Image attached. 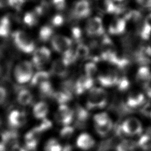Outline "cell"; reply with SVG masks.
<instances>
[{
  "mask_svg": "<svg viewBox=\"0 0 151 151\" xmlns=\"http://www.w3.org/2000/svg\"><path fill=\"white\" fill-rule=\"evenodd\" d=\"M107 102V94L100 87H92L88 93L87 99V109H101L106 106Z\"/></svg>",
  "mask_w": 151,
  "mask_h": 151,
  "instance_id": "obj_1",
  "label": "cell"
},
{
  "mask_svg": "<svg viewBox=\"0 0 151 151\" xmlns=\"http://www.w3.org/2000/svg\"><path fill=\"white\" fill-rule=\"evenodd\" d=\"M14 73L18 83L20 84L27 83L33 76L32 64L28 61H22L16 65Z\"/></svg>",
  "mask_w": 151,
  "mask_h": 151,
  "instance_id": "obj_2",
  "label": "cell"
},
{
  "mask_svg": "<svg viewBox=\"0 0 151 151\" xmlns=\"http://www.w3.org/2000/svg\"><path fill=\"white\" fill-rule=\"evenodd\" d=\"M13 38L16 47L22 52L31 53L34 51V42L26 32L17 31L14 34Z\"/></svg>",
  "mask_w": 151,
  "mask_h": 151,
  "instance_id": "obj_3",
  "label": "cell"
},
{
  "mask_svg": "<svg viewBox=\"0 0 151 151\" xmlns=\"http://www.w3.org/2000/svg\"><path fill=\"white\" fill-rule=\"evenodd\" d=\"M74 114V111L66 104H60L55 115L56 121L60 124L65 126H68L73 119Z\"/></svg>",
  "mask_w": 151,
  "mask_h": 151,
  "instance_id": "obj_4",
  "label": "cell"
},
{
  "mask_svg": "<svg viewBox=\"0 0 151 151\" xmlns=\"http://www.w3.org/2000/svg\"><path fill=\"white\" fill-rule=\"evenodd\" d=\"M122 132L129 135L140 134L142 132V125L140 122L135 117L126 119L121 125Z\"/></svg>",
  "mask_w": 151,
  "mask_h": 151,
  "instance_id": "obj_5",
  "label": "cell"
},
{
  "mask_svg": "<svg viewBox=\"0 0 151 151\" xmlns=\"http://www.w3.org/2000/svg\"><path fill=\"white\" fill-rule=\"evenodd\" d=\"M52 48L57 52L64 53L71 48L72 40L67 37L61 35L52 36L51 41Z\"/></svg>",
  "mask_w": 151,
  "mask_h": 151,
  "instance_id": "obj_6",
  "label": "cell"
},
{
  "mask_svg": "<svg viewBox=\"0 0 151 151\" xmlns=\"http://www.w3.org/2000/svg\"><path fill=\"white\" fill-rule=\"evenodd\" d=\"M51 51L46 47H41L34 52L32 57L33 65L40 69L50 59Z\"/></svg>",
  "mask_w": 151,
  "mask_h": 151,
  "instance_id": "obj_7",
  "label": "cell"
},
{
  "mask_svg": "<svg viewBox=\"0 0 151 151\" xmlns=\"http://www.w3.org/2000/svg\"><path fill=\"white\" fill-rule=\"evenodd\" d=\"M86 31L89 35H101L104 32L101 19L99 17L90 18L86 25Z\"/></svg>",
  "mask_w": 151,
  "mask_h": 151,
  "instance_id": "obj_8",
  "label": "cell"
},
{
  "mask_svg": "<svg viewBox=\"0 0 151 151\" xmlns=\"http://www.w3.org/2000/svg\"><path fill=\"white\" fill-rule=\"evenodd\" d=\"M91 12L90 5L87 0L77 1L73 8V15L76 18H83L88 17Z\"/></svg>",
  "mask_w": 151,
  "mask_h": 151,
  "instance_id": "obj_9",
  "label": "cell"
},
{
  "mask_svg": "<svg viewBox=\"0 0 151 151\" xmlns=\"http://www.w3.org/2000/svg\"><path fill=\"white\" fill-rule=\"evenodd\" d=\"M94 84L93 78L86 75L81 76L75 83L74 92L77 94H81L87 90H90Z\"/></svg>",
  "mask_w": 151,
  "mask_h": 151,
  "instance_id": "obj_10",
  "label": "cell"
},
{
  "mask_svg": "<svg viewBox=\"0 0 151 151\" xmlns=\"http://www.w3.org/2000/svg\"><path fill=\"white\" fill-rule=\"evenodd\" d=\"M120 75L114 70L102 74L99 76L98 81L100 84L104 87H111L116 86Z\"/></svg>",
  "mask_w": 151,
  "mask_h": 151,
  "instance_id": "obj_11",
  "label": "cell"
},
{
  "mask_svg": "<svg viewBox=\"0 0 151 151\" xmlns=\"http://www.w3.org/2000/svg\"><path fill=\"white\" fill-rule=\"evenodd\" d=\"M69 64L63 58L55 60L51 65V70L52 74L60 77H64L67 74Z\"/></svg>",
  "mask_w": 151,
  "mask_h": 151,
  "instance_id": "obj_12",
  "label": "cell"
},
{
  "mask_svg": "<svg viewBox=\"0 0 151 151\" xmlns=\"http://www.w3.org/2000/svg\"><path fill=\"white\" fill-rule=\"evenodd\" d=\"M26 116L24 113L18 110H12L8 116L9 124L14 127H19L23 126L26 122Z\"/></svg>",
  "mask_w": 151,
  "mask_h": 151,
  "instance_id": "obj_13",
  "label": "cell"
},
{
  "mask_svg": "<svg viewBox=\"0 0 151 151\" xmlns=\"http://www.w3.org/2000/svg\"><path fill=\"white\" fill-rule=\"evenodd\" d=\"M74 114V117H75L76 119L75 126L79 128L84 127L86 126V123L89 116V113L87 109H86L78 105L76 107Z\"/></svg>",
  "mask_w": 151,
  "mask_h": 151,
  "instance_id": "obj_14",
  "label": "cell"
},
{
  "mask_svg": "<svg viewBox=\"0 0 151 151\" xmlns=\"http://www.w3.org/2000/svg\"><path fill=\"white\" fill-rule=\"evenodd\" d=\"M126 21L124 18H115L110 23L109 27V31L111 34L119 35L125 31Z\"/></svg>",
  "mask_w": 151,
  "mask_h": 151,
  "instance_id": "obj_15",
  "label": "cell"
},
{
  "mask_svg": "<svg viewBox=\"0 0 151 151\" xmlns=\"http://www.w3.org/2000/svg\"><path fill=\"white\" fill-rule=\"evenodd\" d=\"M40 133L36 128H34L26 134L25 136V142L26 147L28 149L34 150L36 147Z\"/></svg>",
  "mask_w": 151,
  "mask_h": 151,
  "instance_id": "obj_16",
  "label": "cell"
},
{
  "mask_svg": "<svg viewBox=\"0 0 151 151\" xmlns=\"http://www.w3.org/2000/svg\"><path fill=\"white\" fill-rule=\"evenodd\" d=\"M77 146L83 150L91 149L95 144L93 138L87 133H82L77 138L76 141Z\"/></svg>",
  "mask_w": 151,
  "mask_h": 151,
  "instance_id": "obj_17",
  "label": "cell"
},
{
  "mask_svg": "<svg viewBox=\"0 0 151 151\" xmlns=\"http://www.w3.org/2000/svg\"><path fill=\"white\" fill-rule=\"evenodd\" d=\"M144 101L145 97L142 93L132 92L127 97L126 105L129 108H136L143 104Z\"/></svg>",
  "mask_w": 151,
  "mask_h": 151,
  "instance_id": "obj_18",
  "label": "cell"
},
{
  "mask_svg": "<svg viewBox=\"0 0 151 151\" xmlns=\"http://www.w3.org/2000/svg\"><path fill=\"white\" fill-rule=\"evenodd\" d=\"M48 111V106L44 101H40L36 103L33 108V114L38 119H44Z\"/></svg>",
  "mask_w": 151,
  "mask_h": 151,
  "instance_id": "obj_19",
  "label": "cell"
},
{
  "mask_svg": "<svg viewBox=\"0 0 151 151\" xmlns=\"http://www.w3.org/2000/svg\"><path fill=\"white\" fill-rule=\"evenodd\" d=\"M100 5L101 9L108 14H118L123 11V9L116 5L112 0H103Z\"/></svg>",
  "mask_w": 151,
  "mask_h": 151,
  "instance_id": "obj_20",
  "label": "cell"
},
{
  "mask_svg": "<svg viewBox=\"0 0 151 151\" xmlns=\"http://www.w3.org/2000/svg\"><path fill=\"white\" fill-rule=\"evenodd\" d=\"M136 80L143 84L151 80V71L150 68L146 65L141 66L136 73Z\"/></svg>",
  "mask_w": 151,
  "mask_h": 151,
  "instance_id": "obj_21",
  "label": "cell"
},
{
  "mask_svg": "<svg viewBox=\"0 0 151 151\" xmlns=\"http://www.w3.org/2000/svg\"><path fill=\"white\" fill-rule=\"evenodd\" d=\"M49 73L45 71H39L34 74L31 80V83L33 86H39L41 84L49 81Z\"/></svg>",
  "mask_w": 151,
  "mask_h": 151,
  "instance_id": "obj_22",
  "label": "cell"
},
{
  "mask_svg": "<svg viewBox=\"0 0 151 151\" xmlns=\"http://www.w3.org/2000/svg\"><path fill=\"white\" fill-rule=\"evenodd\" d=\"M17 100L22 106L28 105L32 100V95L27 89L21 90L18 94Z\"/></svg>",
  "mask_w": 151,
  "mask_h": 151,
  "instance_id": "obj_23",
  "label": "cell"
},
{
  "mask_svg": "<svg viewBox=\"0 0 151 151\" xmlns=\"http://www.w3.org/2000/svg\"><path fill=\"white\" fill-rule=\"evenodd\" d=\"M137 143L131 140L124 139L120 142L116 147V151H134Z\"/></svg>",
  "mask_w": 151,
  "mask_h": 151,
  "instance_id": "obj_24",
  "label": "cell"
},
{
  "mask_svg": "<svg viewBox=\"0 0 151 151\" xmlns=\"http://www.w3.org/2000/svg\"><path fill=\"white\" fill-rule=\"evenodd\" d=\"M113 127V123L111 119L102 124H96L95 129L97 133L101 136H105L110 132Z\"/></svg>",
  "mask_w": 151,
  "mask_h": 151,
  "instance_id": "obj_25",
  "label": "cell"
},
{
  "mask_svg": "<svg viewBox=\"0 0 151 151\" xmlns=\"http://www.w3.org/2000/svg\"><path fill=\"white\" fill-rule=\"evenodd\" d=\"M75 55L77 58H84L88 56L90 51L89 48L83 43H79L74 50Z\"/></svg>",
  "mask_w": 151,
  "mask_h": 151,
  "instance_id": "obj_26",
  "label": "cell"
},
{
  "mask_svg": "<svg viewBox=\"0 0 151 151\" xmlns=\"http://www.w3.org/2000/svg\"><path fill=\"white\" fill-rule=\"evenodd\" d=\"M53 34V29L48 25L42 27L39 31V38L42 41H47L52 38Z\"/></svg>",
  "mask_w": 151,
  "mask_h": 151,
  "instance_id": "obj_27",
  "label": "cell"
},
{
  "mask_svg": "<svg viewBox=\"0 0 151 151\" xmlns=\"http://www.w3.org/2000/svg\"><path fill=\"white\" fill-rule=\"evenodd\" d=\"M52 97L60 104H65V103L69 101L72 98L71 95L63 91V90L54 92Z\"/></svg>",
  "mask_w": 151,
  "mask_h": 151,
  "instance_id": "obj_28",
  "label": "cell"
},
{
  "mask_svg": "<svg viewBox=\"0 0 151 151\" xmlns=\"http://www.w3.org/2000/svg\"><path fill=\"white\" fill-rule=\"evenodd\" d=\"M137 146H139L143 150H147L151 149V136L147 134L142 136L137 143Z\"/></svg>",
  "mask_w": 151,
  "mask_h": 151,
  "instance_id": "obj_29",
  "label": "cell"
},
{
  "mask_svg": "<svg viewBox=\"0 0 151 151\" xmlns=\"http://www.w3.org/2000/svg\"><path fill=\"white\" fill-rule=\"evenodd\" d=\"M138 32L141 38L144 40H147L151 35V27L143 21L138 28Z\"/></svg>",
  "mask_w": 151,
  "mask_h": 151,
  "instance_id": "obj_30",
  "label": "cell"
},
{
  "mask_svg": "<svg viewBox=\"0 0 151 151\" xmlns=\"http://www.w3.org/2000/svg\"><path fill=\"white\" fill-rule=\"evenodd\" d=\"M40 91L41 93L44 96L46 97H49V96H52L54 94V91L52 90V85L50 81H45L40 85L38 86Z\"/></svg>",
  "mask_w": 151,
  "mask_h": 151,
  "instance_id": "obj_31",
  "label": "cell"
},
{
  "mask_svg": "<svg viewBox=\"0 0 151 151\" xmlns=\"http://www.w3.org/2000/svg\"><path fill=\"white\" fill-rule=\"evenodd\" d=\"M62 146L55 139L48 140L44 147L45 151H62Z\"/></svg>",
  "mask_w": 151,
  "mask_h": 151,
  "instance_id": "obj_32",
  "label": "cell"
},
{
  "mask_svg": "<svg viewBox=\"0 0 151 151\" xmlns=\"http://www.w3.org/2000/svg\"><path fill=\"white\" fill-rule=\"evenodd\" d=\"M38 16L34 12H28L24 15V23L29 27L35 25L38 22Z\"/></svg>",
  "mask_w": 151,
  "mask_h": 151,
  "instance_id": "obj_33",
  "label": "cell"
},
{
  "mask_svg": "<svg viewBox=\"0 0 151 151\" xmlns=\"http://www.w3.org/2000/svg\"><path fill=\"white\" fill-rule=\"evenodd\" d=\"M85 75L93 78L97 71V67L96 64L93 62H88L84 65Z\"/></svg>",
  "mask_w": 151,
  "mask_h": 151,
  "instance_id": "obj_34",
  "label": "cell"
},
{
  "mask_svg": "<svg viewBox=\"0 0 151 151\" xmlns=\"http://www.w3.org/2000/svg\"><path fill=\"white\" fill-rule=\"evenodd\" d=\"M116 86L120 91H126L130 86V82L126 77L120 76Z\"/></svg>",
  "mask_w": 151,
  "mask_h": 151,
  "instance_id": "obj_35",
  "label": "cell"
},
{
  "mask_svg": "<svg viewBox=\"0 0 151 151\" xmlns=\"http://www.w3.org/2000/svg\"><path fill=\"white\" fill-rule=\"evenodd\" d=\"M94 120L96 123V124H102L107 122H108L110 119L109 118L108 114L105 113H100L98 114H96L94 116Z\"/></svg>",
  "mask_w": 151,
  "mask_h": 151,
  "instance_id": "obj_36",
  "label": "cell"
},
{
  "mask_svg": "<svg viewBox=\"0 0 151 151\" xmlns=\"http://www.w3.org/2000/svg\"><path fill=\"white\" fill-rule=\"evenodd\" d=\"M74 128L70 126H65L60 132V134L63 139H69L74 133Z\"/></svg>",
  "mask_w": 151,
  "mask_h": 151,
  "instance_id": "obj_37",
  "label": "cell"
},
{
  "mask_svg": "<svg viewBox=\"0 0 151 151\" xmlns=\"http://www.w3.org/2000/svg\"><path fill=\"white\" fill-rule=\"evenodd\" d=\"M52 126V123L50 120H48L47 119H44L42 121V122L41 123V124L36 127V129L39 131L40 133L45 131L48 129H49Z\"/></svg>",
  "mask_w": 151,
  "mask_h": 151,
  "instance_id": "obj_38",
  "label": "cell"
},
{
  "mask_svg": "<svg viewBox=\"0 0 151 151\" xmlns=\"http://www.w3.org/2000/svg\"><path fill=\"white\" fill-rule=\"evenodd\" d=\"M71 35L74 40L79 42L81 40L82 31L80 27H74L71 28Z\"/></svg>",
  "mask_w": 151,
  "mask_h": 151,
  "instance_id": "obj_39",
  "label": "cell"
},
{
  "mask_svg": "<svg viewBox=\"0 0 151 151\" xmlns=\"http://www.w3.org/2000/svg\"><path fill=\"white\" fill-rule=\"evenodd\" d=\"M64 18L63 15L60 14L55 15L51 19V24L54 27H60L63 24Z\"/></svg>",
  "mask_w": 151,
  "mask_h": 151,
  "instance_id": "obj_40",
  "label": "cell"
},
{
  "mask_svg": "<svg viewBox=\"0 0 151 151\" xmlns=\"http://www.w3.org/2000/svg\"><path fill=\"white\" fill-rule=\"evenodd\" d=\"M52 2L57 10H63L65 7V0H52Z\"/></svg>",
  "mask_w": 151,
  "mask_h": 151,
  "instance_id": "obj_41",
  "label": "cell"
},
{
  "mask_svg": "<svg viewBox=\"0 0 151 151\" xmlns=\"http://www.w3.org/2000/svg\"><path fill=\"white\" fill-rule=\"evenodd\" d=\"M7 142V137L4 133L0 132V151H2L5 146Z\"/></svg>",
  "mask_w": 151,
  "mask_h": 151,
  "instance_id": "obj_42",
  "label": "cell"
},
{
  "mask_svg": "<svg viewBox=\"0 0 151 151\" xmlns=\"http://www.w3.org/2000/svg\"><path fill=\"white\" fill-rule=\"evenodd\" d=\"M6 95L7 93L6 89L3 87L0 86V106L3 104L6 100Z\"/></svg>",
  "mask_w": 151,
  "mask_h": 151,
  "instance_id": "obj_43",
  "label": "cell"
},
{
  "mask_svg": "<svg viewBox=\"0 0 151 151\" xmlns=\"http://www.w3.org/2000/svg\"><path fill=\"white\" fill-rule=\"evenodd\" d=\"M15 2H17V0H0V8L14 5Z\"/></svg>",
  "mask_w": 151,
  "mask_h": 151,
  "instance_id": "obj_44",
  "label": "cell"
},
{
  "mask_svg": "<svg viewBox=\"0 0 151 151\" xmlns=\"http://www.w3.org/2000/svg\"><path fill=\"white\" fill-rule=\"evenodd\" d=\"M136 1L143 8L151 9V0H136Z\"/></svg>",
  "mask_w": 151,
  "mask_h": 151,
  "instance_id": "obj_45",
  "label": "cell"
},
{
  "mask_svg": "<svg viewBox=\"0 0 151 151\" xmlns=\"http://www.w3.org/2000/svg\"><path fill=\"white\" fill-rule=\"evenodd\" d=\"M144 88L146 94L151 98V80L144 84Z\"/></svg>",
  "mask_w": 151,
  "mask_h": 151,
  "instance_id": "obj_46",
  "label": "cell"
},
{
  "mask_svg": "<svg viewBox=\"0 0 151 151\" xmlns=\"http://www.w3.org/2000/svg\"><path fill=\"white\" fill-rule=\"evenodd\" d=\"M144 22L151 27V13L149 14L145 19Z\"/></svg>",
  "mask_w": 151,
  "mask_h": 151,
  "instance_id": "obj_47",
  "label": "cell"
},
{
  "mask_svg": "<svg viewBox=\"0 0 151 151\" xmlns=\"http://www.w3.org/2000/svg\"><path fill=\"white\" fill-rule=\"evenodd\" d=\"M145 52L147 55V56L151 57V44L147 47H146V48L145 49Z\"/></svg>",
  "mask_w": 151,
  "mask_h": 151,
  "instance_id": "obj_48",
  "label": "cell"
},
{
  "mask_svg": "<svg viewBox=\"0 0 151 151\" xmlns=\"http://www.w3.org/2000/svg\"><path fill=\"white\" fill-rule=\"evenodd\" d=\"M72 146L70 145H66L65 146H64L63 149L62 151H72Z\"/></svg>",
  "mask_w": 151,
  "mask_h": 151,
  "instance_id": "obj_49",
  "label": "cell"
},
{
  "mask_svg": "<svg viewBox=\"0 0 151 151\" xmlns=\"http://www.w3.org/2000/svg\"><path fill=\"white\" fill-rule=\"evenodd\" d=\"M114 1H123V0H114Z\"/></svg>",
  "mask_w": 151,
  "mask_h": 151,
  "instance_id": "obj_50",
  "label": "cell"
},
{
  "mask_svg": "<svg viewBox=\"0 0 151 151\" xmlns=\"http://www.w3.org/2000/svg\"><path fill=\"white\" fill-rule=\"evenodd\" d=\"M149 115H150V117H151V111H150V113H149Z\"/></svg>",
  "mask_w": 151,
  "mask_h": 151,
  "instance_id": "obj_51",
  "label": "cell"
},
{
  "mask_svg": "<svg viewBox=\"0 0 151 151\" xmlns=\"http://www.w3.org/2000/svg\"><path fill=\"white\" fill-rule=\"evenodd\" d=\"M1 66H0V73H1Z\"/></svg>",
  "mask_w": 151,
  "mask_h": 151,
  "instance_id": "obj_52",
  "label": "cell"
}]
</instances>
